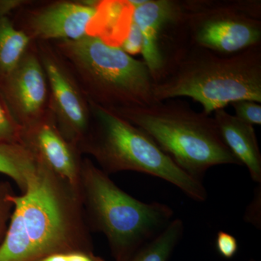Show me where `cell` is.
I'll use <instances>...</instances> for the list:
<instances>
[{
    "label": "cell",
    "mask_w": 261,
    "mask_h": 261,
    "mask_svg": "<svg viewBox=\"0 0 261 261\" xmlns=\"http://www.w3.org/2000/svg\"><path fill=\"white\" fill-rule=\"evenodd\" d=\"M223 140L242 166H246L252 181L261 184V153L255 128L224 109L214 112Z\"/></svg>",
    "instance_id": "cell-13"
},
{
    "label": "cell",
    "mask_w": 261,
    "mask_h": 261,
    "mask_svg": "<svg viewBox=\"0 0 261 261\" xmlns=\"http://www.w3.org/2000/svg\"><path fill=\"white\" fill-rule=\"evenodd\" d=\"M97 0H28L10 15L14 25L32 42L77 40L87 35Z\"/></svg>",
    "instance_id": "cell-10"
},
{
    "label": "cell",
    "mask_w": 261,
    "mask_h": 261,
    "mask_svg": "<svg viewBox=\"0 0 261 261\" xmlns=\"http://www.w3.org/2000/svg\"><path fill=\"white\" fill-rule=\"evenodd\" d=\"M184 231L183 221L173 219L162 232L141 247L127 261H169L183 238Z\"/></svg>",
    "instance_id": "cell-17"
},
{
    "label": "cell",
    "mask_w": 261,
    "mask_h": 261,
    "mask_svg": "<svg viewBox=\"0 0 261 261\" xmlns=\"http://www.w3.org/2000/svg\"><path fill=\"white\" fill-rule=\"evenodd\" d=\"M37 169V161L21 144H0V173L12 178L21 193L27 190Z\"/></svg>",
    "instance_id": "cell-15"
},
{
    "label": "cell",
    "mask_w": 261,
    "mask_h": 261,
    "mask_svg": "<svg viewBox=\"0 0 261 261\" xmlns=\"http://www.w3.org/2000/svg\"><path fill=\"white\" fill-rule=\"evenodd\" d=\"M134 8L127 1H99L91 20L87 36L120 47L129 31Z\"/></svg>",
    "instance_id": "cell-14"
},
{
    "label": "cell",
    "mask_w": 261,
    "mask_h": 261,
    "mask_svg": "<svg viewBox=\"0 0 261 261\" xmlns=\"http://www.w3.org/2000/svg\"><path fill=\"white\" fill-rule=\"evenodd\" d=\"M192 45L224 56L261 44L260 0H184Z\"/></svg>",
    "instance_id": "cell-7"
},
{
    "label": "cell",
    "mask_w": 261,
    "mask_h": 261,
    "mask_svg": "<svg viewBox=\"0 0 261 261\" xmlns=\"http://www.w3.org/2000/svg\"><path fill=\"white\" fill-rule=\"evenodd\" d=\"M142 46H143V39H142V33L137 24L132 20L128 34L120 47L127 54L133 57L142 53Z\"/></svg>",
    "instance_id": "cell-23"
},
{
    "label": "cell",
    "mask_w": 261,
    "mask_h": 261,
    "mask_svg": "<svg viewBox=\"0 0 261 261\" xmlns=\"http://www.w3.org/2000/svg\"><path fill=\"white\" fill-rule=\"evenodd\" d=\"M141 128L185 173L202 181L219 165L242 166L223 140L214 118L190 104L167 99L113 111Z\"/></svg>",
    "instance_id": "cell-4"
},
{
    "label": "cell",
    "mask_w": 261,
    "mask_h": 261,
    "mask_svg": "<svg viewBox=\"0 0 261 261\" xmlns=\"http://www.w3.org/2000/svg\"><path fill=\"white\" fill-rule=\"evenodd\" d=\"M216 248L221 257L225 259L232 258L238 251V240L231 233L220 231L216 236Z\"/></svg>",
    "instance_id": "cell-22"
},
{
    "label": "cell",
    "mask_w": 261,
    "mask_h": 261,
    "mask_svg": "<svg viewBox=\"0 0 261 261\" xmlns=\"http://www.w3.org/2000/svg\"><path fill=\"white\" fill-rule=\"evenodd\" d=\"M80 195L91 232L107 239L115 261H127L172 221L173 209L142 202L122 190L90 159L84 158Z\"/></svg>",
    "instance_id": "cell-3"
},
{
    "label": "cell",
    "mask_w": 261,
    "mask_h": 261,
    "mask_svg": "<svg viewBox=\"0 0 261 261\" xmlns=\"http://www.w3.org/2000/svg\"><path fill=\"white\" fill-rule=\"evenodd\" d=\"M20 143L37 163L66 180L80 192L82 154L61 135L49 110L40 119L22 127Z\"/></svg>",
    "instance_id": "cell-12"
},
{
    "label": "cell",
    "mask_w": 261,
    "mask_h": 261,
    "mask_svg": "<svg viewBox=\"0 0 261 261\" xmlns=\"http://www.w3.org/2000/svg\"><path fill=\"white\" fill-rule=\"evenodd\" d=\"M243 219L247 224L261 229V184L255 187L253 197L247 206Z\"/></svg>",
    "instance_id": "cell-24"
},
{
    "label": "cell",
    "mask_w": 261,
    "mask_h": 261,
    "mask_svg": "<svg viewBox=\"0 0 261 261\" xmlns=\"http://www.w3.org/2000/svg\"><path fill=\"white\" fill-rule=\"evenodd\" d=\"M235 117L240 121L252 125L261 124L260 103L250 99H243L231 103Z\"/></svg>",
    "instance_id": "cell-20"
},
{
    "label": "cell",
    "mask_w": 261,
    "mask_h": 261,
    "mask_svg": "<svg viewBox=\"0 0 261 261\" xmlns=\"http://www.w3.org/2000/svg\"><path fill=\"white\" fill-rule=\"evenodd\" d=\"M32 42L15 28L10 17L0 15V83L18 64Z\"/></svg>",
    "instance_id": "cell-16"
},
{
    "label": "cell",
    "mask_w": 261,
    "mask_h": 261,
    "mask_svg": "<svg viewBox=\"0 0 261 261\" xmlns=\"http://www.w3.org/2000/svg\"><path fill=\"white\" fill-rule=\"evenodd\" d=\"M20 129L0 97V144L20 143Z\"/></svg>",
    "instance_id": "cell-19"
},
{
    "label": "cell",
    "mask_w": 261,
    "mask_h": 261,
    "mask_svg": "<svg viewBox=\"0 0 261 261\" xmlns=\"http://www.w3.org/2000/svg\"><path fill=\"white\" fill-rule=\"evenodd\" d=\"M36 261H106L102 257L96 255L94 251H75L57 252Z\"/></svg>",
    "instance_id": "cell-21"
},
{
    "label": "cell",
    "mask_w": 261,
    "mask_h": 261,
    "mask_svg": "<svg viewBox=\"0 0 261 261\" xmlns=\"http://www.w3.org/2000/svg\"><path fill=\"white\" fill-rule=\"evenodd\" d=\"M14 208L0 245V261H36L57 252L94 251L80 192L66 180L37 163Z\"/></svg>",
    "instance_id": "cell-1"
},
{
    "label": "cell",
    "mask_w": 261,
    "mask_h": 261,
    "mask_svg": "<svg viewBox=\"0 0 261 261\" xmlns=\"http://www.w3.org/2000/svg\"><path fill=\"white\" fill-rule=\"evenodd\" d=\"M78 81L89 103L111 111L155 102L154 80L143 61L99 38L51 42Z\"/></svg>",
    "instance_id": "cell-6"
},
{
    "label": "cell",
    "mask_w": 261,
    "mask_h": 261,
    "mask_svg": "<svg viewBox=\"0 0 261 261\" xmlns=\"http://www.w3.org/2000/svg\"><path fill=\"white\" fill-rule=\"evenodd\" d=\"M156 102L187 97L210 116L243 99L261 102V44L230 55L190 45L154 84Z\"/></svg>",
    "instance_id": "cell-2"
},
{
    "label": "cell",
    "mask_w": 261,
    "mask_h": 261,
    "mask_svg": "<svg viewBox=\"0 0 261 261\" xmlns=\"http://www.w3.org/2000/svg\"><path fill=\"white\" fill-rule=\"evenodd\" d=\"M49 88V109L61 135L78 147L91 120L90 106L78 81L51 42H34Z\"/></svg>",
    "instance_id": "cell-9"
},
{
    "label": "cell",
    "mask_w": 261,
    "mask_h": 261,
    "mask_svg": "<svg viewBox=\"0 0 261 261\" xmlns=\"http://www.w3.org/2000/svg\"><path fill=\"white\" fill-rule=\"evenodd\" d=\"M0 97L20 128L38 121L49 111L47 77L34 42L0 83Z\"/></svg>",
    "instance_id": "cell-11"
},
{
    "label": "cell",
    "mask_w": 261,
    "mask_h": 261,
    "mask_svg": "<svg viewBox=\"0 0 261 261\" xmlns=\"http://www.w3.org/2000/svg\"><path fill=\"white\" fill-rule=\"evenodd\" d=\"M248 261H259V260H255V259H254V258H251V259H250V260H249Z\"/></svg>",
    "instance_id": "cell-26"
},
{
    "label": "cell",
    "mask_w": 261,
    "mask_h": 261,
    "mask_svg": "<svg viewBox=\"0 0 261 261\" xmlns=\"http://www.w3.org/2000/svg\"><path fill=\"white\" fill-rule=\"evenodd\" d=\"M132 20L142 33L141 54L156 83L190 45L183 1L146 0L134 8Z\"/></svg>",
    "instance_id": "cell-8"
},
{
    "label": "cell",
    "mask_w": 261,
    "mask_h": 261,
    "mask_svg": "<svg viewBox=\"0 0 261 261\" xmlns=\"http://www.w3.org/2000/svg\"><path fill=\"white\" fill-rule=\"evenodd\" d=\"M88 130L78 147L108 175L135 171L172 184L192 200L205 202L207 190L178 167L141 128L113 111L89 103Z\"/></svg>",
    "instance_id": "cell-5"
},
{
    "label": "cell",
    "mask_w": 261,
    "mask_h": 261,
    "mask_svg": "<svg viewBox=\"0 0 261 261\" xmlns=\"http://www.w3.org/2000/svg\"><path fill=\"white\" fill-rule=\"evenodd\" d=\"M27 3L28 0H0V15L10 17Z\"/></svg>",
    "instance_id": "cell-25"
},
{
    "label": "cell",
    "mask_w": 261,
    "mask_h": 261,
    "mask_svg": "<svg viewBox=\"0 0 261 261\" xmlns=\"http://www.w3.org/2000/svg\"><path fill=\"white\" fill-rule=\"evenodd\" d=\"M15 195L9 181H0V245L4 240L9 226L14 208L13 197Z\"/></svg>",
    "instance_id": "cell-18"
}]
</instances>
